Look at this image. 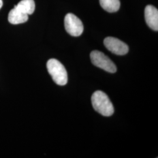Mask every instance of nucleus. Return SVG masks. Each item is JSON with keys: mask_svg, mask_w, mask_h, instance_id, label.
Masks as SVG:
<instances>
[{"mask_svg": "<svg viewBox=\"0 0 158 158\" xmlns=\"http://www.w3.org/2000/svg\"><path fill=\"white\" fill-rule=\"evenodd\" d=\"M145 18L147 25L154 31L158 30V11L153 6H147L145 10Z\"/></svg>", "mask_w": 158, "mask_h": 158, "instance_id": "obj_6", "label": "nucleus"}, {"mask_svg": "<svg viewBox=\"0 0 158 158\" xmlns=\"http://www.w3.org/2000/svg\"><path fill=\"white\" fill-rule=\"evenodd\" d=\"M8 19L9 23L17 25L26 23L28 20V15L23 13L14 7L9 12Z\"/></svg>", "mask_w": 158, "mask_h": 158, "instance_id": "obj_7", "label": "nucleus"}, {"mask_svg": "<svg viewBox=\"0 0 158 158\" xmlns=\"http://www.w3.org/2000/svg\"><path fill=\"white\" fill-rule=\"evenodd\" d=\"M47 69L53 80L59 85H64L68 83V73L64 66L55 59H49L47 62Z\"/></svg>", "mask_w": 158, "mask_h": 158, "instance_id": "obj_2", "label": "nucleus"}, {"mask_svg": "<svg viewBox=\"0 0 158 158\" xmlns=\"http://www.w3.org/2000/svg\"><path fill=\"white\" fill-rule=\"evenodd\" d=\"M102 8L109 12H114L118 11L120 7L119 0H100Z\"/></svg>", "mask_w": 158, "mask_h": 158, "instance_id": "obj_9", "label": "nucleus"}, {"mask_svg": "<svg viewBox=\"0 0 158 158\" xmlns=\"http://www.w3.org/2000/svg\"><path fill=\"white\" fill-rule=\"evenodd\" d=\"M2 4H3L2 0H0V10H1V8H2Z\"/></svg>", "mask_w": 158, "mask_h": 158, "instance_id": "obj_10", "label": "nucleus"}, {"mask_svg": "<svg viewBox=\"0 0 158 158\" xmlns=\"http://www.w3.org/2000/svg\"><path fill=\"white\" fill-rule=\"evenodd\" d=\"M93 107L97 112L105 117L112 115L114 109L107 95L100 90L96 91L91 97Z\"/></svg>", "mask_w": 158, "mask_h": 158, "instance_id": "obj_1", "label": "nucleus"}, {"mask_svg": "<svg viewBox=\"0 0 158 158\" xmlns=\"http://www.w3.org/2000/svg\"><path fill=\"white\" fill-rule=\"evenodd\" d=\"M104 44L108 51L117 55H124L129 51L126 44L114 37L106 38L104 40Z\"/></svg>", "mask_w": 158, "mask_h": 158, "instance_id": "obj_5", "label": "nucleus"}, {"mask_svg": "<svg viewBox=\"0 0 158 158\" xmlns=\"http://www.w3.org/2000/svg\"><path fill=\"white\" fill-rule=\"evenodd\" d=\"M90 59L93 64L105 71L114 73L117 71V68L113 61L102 52L94 51L91 52Z\"/></svg>", "mask_w": 158, "mask_h": 158, "instance_id": "obj_3", "label": "nucleus"}, {"mask_svg": "<svg viewBox=\"0 0 158 158\" xmlns=\"http://www.w3.org/2000/svg\"><path fill=\"white\" fill-rule=\"evenodd\" d=\"M14 7L20 11L29 15L32 14L35 11V4L34 0H21Z\"/></svg>", "mask_w": 158, "mask_h": 158, "instance_id": "obj_8", "label": "nucleus"}, {"mask_svg": "<svg viewBox=\"0 0 158 158\" xmlns=\"http://www.w3.org/2000/svg\"><path fill=\"white\" fill-rule=\"evenodd\" d=\"M64 27L68 34L73 36H80L84 30L83 24L73 14H68L64 18Z\"/></svg>", "mask_w": 158, "mask_h": 158, "instance_id": "obj_4", "label": "nucleus"}]
</instances>
